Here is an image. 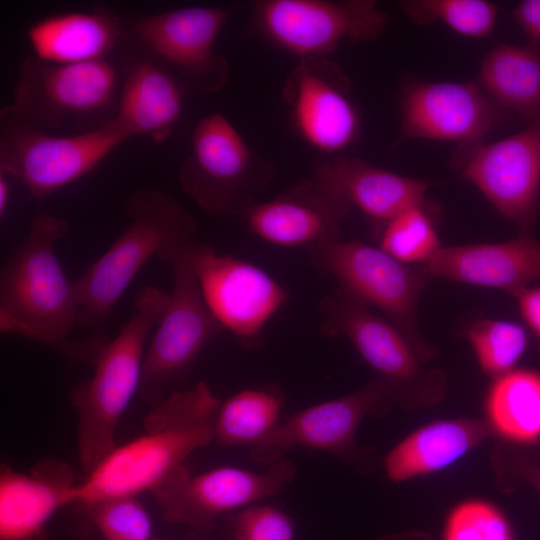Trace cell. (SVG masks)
Returning a JSON list of instances; mask_svg holds the SVG:
<instances>
[{"instance_id": "obj_2", "label": "cell", "mask_w": 540, "mask_h": 540, "mask_svg": "<svg viewBox=\"0 0 540 540\" xmlns=\"http://www.w3.org/2000/svg\"><path fill=\"white\" fill-rule=\"evenodd\" d=\"M221 402L206 382L170 392L144 420L145 431L116 446L76 485V504L151 491L195 451L215 440Z\"/></svg>"}, {"instance_id": "obj_13", "label": "cell", "mask_w": 540, "mask_h": 540, "mask_svg": "<svg viewBox=\"0 0 540 540\" xmlns=\"http://www.w3.org/2000/svg\"><path fill=\"white\" fill-rule=\"evenodd\" d=\"M296 473L285 457L264 472L223 466L193 475L182 465L150 493L166 521L206 533L219 515L279 494Z\"/></svg>"}, {"instance_id": "obj_35", "label": "cell", "mask_w": 540, "mask_h": 540, "mask_svg": "<svg viewBox=\"0 0 540 540\" xmlns=\"http://www.w3.org/2000/svg\"><path fill=\"white\" fill-rule=\"evenodd\" d=\"M527 330L538 340L540 351V287H526L515 296Z\"/></svg>"}, {"instance_id": "obj_27", "label": "cell", "mask_w": 540, "mask_h": 540, "mask_svg": "<svg viewBox=\"0 0 540 540\" xmlns=\"http://www.w3.org/2000/svg\"><path fill=\"white\" fill-rule=\"evenodd\" d=\"M490 427L515 443L540 439V372L518 369L497 378L486 398Z\"/></svg>"}, {"instance_id": "obj_16", "label": "cell", "mask_w": 540, "mask_h": 540, "mask_svg": "<svg viewBox=\"0 0 540 540\" xmlns=\"http://www.w3.org/2000/svg\"><path fill=\"white\" fill-rule=\"evenodd\" d=\"M461 176L527 233L540 207V117L499 141L460 145Z\"/></svg>"}, {"instance_id": "obj_33", "label": "cell", "mask_w": 540, "mask_h": 540, "mask_svg": "<svg viewBox=\"0 0 540 540\" xmlns=\"http://www.w3.org/2000/svg\"><path fill=\"white\" fill-rule=\"evenodd\" d=\"M444 540H512L505 516L492 504L469 500L448 515Z\"/></svg>"}, {"instance_id": "obj_23", "label": "cell", "mask_w": 540, "mask_h": 540, "mask_svg": "<svg viewBox=\"0 0 540 540\" xmlns=\"http://www.w3.org/2000/svg\"><path fill=\"white\" fill-rule=\"evenodd\" d=\"M185 91L160 63L140 60L124 77L114 120L129 139L164 141L182 117Z\"/></svg>"}, {"instance_id": "obj_36", "label": "cell", "mask_w": 540, "mask_h": 540, "mask_svg": "<svg viewBox=\"0 0 540 540\" xmlns=\"http://www.w3.org/2000/svg\"><path fill=\"white\" fill-rule=\"evenodd\" d=\"M512 18L524 31L532 45L540 49V0H525L511 11Z\"/></svg>"}, {"instance_id": "obj_1", "label": "cell", "mask_w": 540, "mask_h": 540, "mask_svg": "<svg viewBox=\"0 0 540 540\" xmlns=\"http://www.w3.org/2000/svg\"><path fill=\"white\" fill-rule=\"evenodd\" d=\"M68 230L63 217L41 212L33 217L27 235L1 269L0 331L92 365L106 338H71L78 326L77 293L56 254V245Z\"/></svg>"}, {"instance_id": "obj_10", "label": "cell", "mask_w": 540, "mask_h": 540, "mask_svg": "<svg viewBox=\"0 0 540 540\" xmlns=\"http://www.w3.org/2000/svg\"><path fill=\"white\" fill-rule=\"evenodd\" d=\"M190 247L171 264L173 291L145 351L139 392L156 403L190 375L201 351L226 331L204 300Z\"/></svg>"}, {"instance_id": "obj_41", "label": "cell", "mask_w": 540, "mask_h": 540, "mask_svg": "<svg viewBox=\"0 0 540 540\" xmlns=\"http://www.w3.org/2000/svg\"><path fill=\"white\" fill-rule=\"evenodd\" d=\"M192 540H208V539H203V538H194Z\"/></svg>"}, {"instance_id": "obj_11", "label": "cell", "mask_w": 540, "mask_h": 540, "mask_svg": "<svg viewBox=\"0 0 540 540\" xmlns=\"http://www.w3.org/2000/svg\"><path fill=\"white\" fill-rule=\"evenodd\" d=\"M242 6H189L147 15L131 27L134 40L184 86L203 94L221 90L229 64L214 49L228 20Z\"/></svg>"}, {"instance_id": "obj_38", "label": "cell", "mask_w": 540, "mask_h": 540, "mask_svg": "<svg viewBox=\"0 0 540 540\" xmlns=\"http://www.w3.org/2000/svg\"><path fill=\"white\" fill-rule=\"evenodd\" d=\"M7 176L0 174V216L6 214L10 200V185L7 181Z\"/></svg>"}, {"instance_id": "obj_18", "label": "cell", "mask_w": 540, "mask_h": 540, "mask_svg": "<svg viewBox=\"0 0 540 540\" xmlns=\"http://www.w3.org/2000/svg\"><path fill=\"white\" fill-rule=\"evenodd\" d=\"M401 134L407 139L483 142L497 126L503 109L476 83L428 82L410 78L400 93Z\"/></svg>"}, {"instance_id": "obj_8", "label": "cell", "mask_w": 540, "mask_h": 540, "mask_svg": "<svg viewBox=\"0 0 540 540\" xmlns=\"http://www.w3.org/2000/svg\"><path fill=\"white\" fill-rule=\"evenodd\" d=\"M129 140L115 120L77 134H52L0 113V174L44 202L93 171Z\"/></svg>"}, {"instance_id": "obj_29", "label": "cell", "mask_w": 540, "mask_h": 540, "mask_svg": "<svg viewBox=\"0 0 540 540\" xmlns=\"http://www.w3.org/2000/svg\"><path fill=\"white\" fill-rule=\"evenodd\" d=\"M466 336L480 368L494 380L514 370L528 346L527 329L509 320L477 319Z\"/></svg>"}, {"instance_id": "obj_24", "label": "cell", "mask_w": 540, "mask_h": 540, "mask_svg": "<svg viewBox=\"0 0 540 540\" xmlns=\"http://www.w3.org/2000/svg\"><path fill=\"white\" fill-rule=\"evenodd\" d=\"M122 33L120 19L103 6L53 14L34 22L27 39L39 59L73 64L106 59Z\"/></svg>"}, {"instance_id": "obj_39", "label": "cell", "mask_w": 540, "mask_h": 540, "mask_svg": "<svg viewBox=\"0 0 540 540\" xmlns=\"http://www.w3.org/2000/svg\"><path fill=\"white\" fill-rule=\"evenodd\" d=\"M78 540H97V539H95L89 533L82 532L79 534Z\"/></svg>"}, {"instance_id": "obj_5", "label": "cell", "mask_w": 540, "mask_h": 540, "mask_svg": "<svg viewBox=\"0 0 540 540\" xmlns=\"http://www.w3.org/2000/svg\"><path fill=\"white\" fill-rule=\"evenodd\" d=\"M120 90L107 59L56 64L30 53L20 63L12 101L0 113L52 134L83 133L115 118Z\"/></svg>"}, {"instance_id": "obj_40", "label": "cell", "mask_w": 540, "mask_h": 540, "mask_svg": "<svg viewBox=\"0 0 540 540\" xmlns=\"http://www.w3.org/2000/svg\"><path fill=\"white\" fill-rule=\"evenodd\" d=\"M378 540H390L389 537L380 538Z\"/></svg>"}, {"instance_id": "obj_6", "label": "cell", "mask_w": 540, "mask_h": 540, "mask_svg": "<svg viewBox=\"0 0 540 540\" xmlns=\"http://www.w3.org/2000/svg\"><path fill=\"white\" fill-rule=\"evenodd\" d=\"M312 263L331 275L338 288L370 308L380 310L410 342L422 362L435 354L418 322V303L425 275L379 247L338 239L306 248Z\"/></svg>"}, {"instance_id": "obj_34", "label": "cell", "mask_w": 540, "mask_h": 540, "mask_svg": "<svg viewBox=\"0 0 540 540\" xmlns=\"http://www.w3.org/2000/svg\"><path fill=\"white\" fill-rule=\"evenodd\" d=\"M234 540H294L290 517L277 507L253 504L232 516Z\"/></svg>"}, {"instance_id": "obj_20", "label": "cell", "mask_w": 540, "mask_h": 540, "mask_svg": "<svg viewBox=\"0 0 540 540\" xmlns=\"http://www.w3.org/2000/svg\"><path fill=\"white\" fill-rule=\"evenodd\" d=\"M310 178L382 227L409 208L426 206V181L379 168L356 157L320 161Z\"/></svg>"}, {"instance_id": "obj_26", "label": "cell", "mask_w": 540, "mask_h": 540, "mask_svg": "<svg viewBox=\"0 0 540 540\" xmlns=\"http://www.w3.org/2000/svg\"><path fill=\"white\" fill-rule=\"evenodd\" d=\"M478 86L502 109L529 122L540 117V49L498 43L484 57Z\"/></svg>"}, {"instance_id": "obj_12", "label": "cell", "mask_w": 540, "mask_h": 540, "mask_svg": "<svg viewBox=\"0 0 540 540\" xmlns=\"http://www.w3.org/2000/svg\"><path fill=\"white\" fill-rule=\"evenodd\" d=\"M252 20L270 42L301 59L326 56L343 41L374 40L388 24L371 0L257 1Z\"/></svg>"}, {"instance_id": "obj_14", "label": "cell", "mask_w": 540, "mask_h": 540, "mask_svg": "<svg viewBox=\"0 0 540 540\" xmlns=\"http://www.w3.org/2000/svg\"><path fill=\"white\" fill-rule=\"evenodd\" d=\"M396 402L391 384L377 376L360 389L302 409L283 421L263 439L249 447L251 459L271 465L296 448L332 454L345 461L361 458L354 442L367 415L385 413Z\"/></svg>"}, {"instance_id": "obj_22", "label": "cell", "mask_w": 540, "mask_h": 540, "mask_svg": "<svg viewBox=\"0 0 540 540\" xmlns=\"http://www.w3.org/2000/svg\"><path fill=\"white\" fill-rule=\"evenodd\" d=\"M68 467L48 462L30 473L4 468L0 475V540H29L61 508L76 504Z\"/></svg>"}, {"instance_id": "obj_3", "label": "cell", "mask_w": 540, "mask_h": 540, "mask_svg": "<svg viewBox=\"0 0 540 540\" xmlns=\"http://www.w3.org/2000/svg\"><path fill=\"white\" fill-rule=\"evenodd\" d=\"M126 225L75 283L78 326L104 336L115 305L152 258L172 264L196 241L198 222L172 195L142 188L124 203Z\"/></svg>"}, {"instance_id": "obj_4", "label": "cell", "mask_w": 540, "mask_h": 540, "mask_svg": "<svg viewBox=\"0 0 540 540\" xmlns=\"http://www.w3.org/2000/svg\"><path fill=\"white\" fill-rule=\"evenodd\" d=\"M169 300L170 294L154 286L138 291L129 319L99 348L92 377L72 393L78 415V456L87 474L116 447L119 421L140 389L148 336Z\"/></svg>"}, {"instance_id": "obj_37", "label": "cell", "mask_w": 540, "mask_h": 540, "mask_svg": "<svg viewBox=\"0 0 540 540\" xmlns=\"http://www.w3.org/2000/svg\"><path fill=\"white\" fill-rule=\"evenodd\" d=\"M511 470L522 481L540 492V465L524 457H515L510 462Z\"/></svg>"}, {"instance_id": "obj_31", "label": "cell", "mask_w": 540, "mask_h": 540, "mask_svg": "<svg viewBox=\"0 0 540 540\" xmlns=\"http://www.w3.org/2000/svg\"><path fill=\"white\" fill-rule=\"evenodd\" d=\"M379 248L402 263L423 264L442 246L426 206H415L383 226Z\"/></svg>"}, {"instance_id": "obj_25", "label": "cell", "mask_w": 540, "mask_h": 540, "mask_svg": "<svg viewBox=\"0 0 540 540\" xmlns=\"http://www.w3.org/2000/svg\"><path fill=\"white\" fill-rule=\"evenodd\" d=\"M490 425L454 419L427 424L399 442L385 457L388 478L402 482L446 468L487 438Z\"/></svg>"}, {"instance_id": "obj_32", "label": "cell", "mask_w": 540, "mask_h": 540, "mask_svg": "<svg viewBox=\"0 0 540 540\" xmlns=\"http://www.w3.org/2000/svg\"><path fill=\"white\" fill-rule=\"evenodd\" d=\"M85 507L104 540H151V517L137 496L106 498Z\"/></svg>"}, {"instance_id": "obj_30", "label": "cell", "mask_w": 540, "mask_h": 540, "mask_svg": "<svg viewBox=\"0 0 540 540\" xmlns=\"http://www.w3.org/2000/svg\"><path fill=\"white\" fill-rule=\"evenodd\" d=\"M399 5L416 24L439 20L456 33L470 38L488 37L498 15L497 5L484 0H408Z\"/></svg>"}, {"instance_id": "obj_19", "label": "cell", "mask_w": 540, "mask_h": 540, "mask_svg": "<svg viewBox=\"0 0 540 540\" xmlns=\"http://www.w3.org/2000/svg\"><path fill=\"white\" fill-rule=\"evenodd\" d=\"M351 209L309 178L268 201L254 202L241 218L252 234L268 243L306 249L340 239Z\"/></svg>"}, {"instance_id": "obj_9", "label": "cell", "mask_w": 540, "mask_h": 540, "mask_svg": "<svg viewBox=\"0 0 540 540\" xmlns=\"http://www.w3.org/2000/svg\"><path fill=\"white\" fill-rule=\"evenodd\" d=\"M319 309L321 332L348 338L378 376L391 384L397 403L425 404L442 397L445 374L424 369L413 346L389 320L340 288L324 296Z\"/></svg>"}, {"instance_id": "obj_28", "label": "cell", "mask_w": 540, "mask_h": 540, "mask_svg": "<svg viewBox=\"0 0 540 540\" xmlns=\"http://www.w3.org/2000/svg\"><path fill=\"white\" fill-rule=\"evenodd\" d=\"M283 404L273 388L243 389L221 403L215 420V440L227 447L252 446L280 422Z\"/></svg>"}, {"instance_id": "obj_17", "label": "cell", "mask_w": 540, "mask_h": 540, "mask_svg": "<svg viewBox=\"0 0 540 540\" xmlns=\"http://www.w3.org/2000/svg\"><path fill=\"white\" fill-rule=\"evenodd\" d=\"M292 124L312 148L334 154L357 140L360 116L342 68L323 57L302 58L284 89Z\"/></svg>"}, {"instance_id": "obj_7", "label": "cell", "mask_w": 540, "mask_h": 540, "mask_svg": "<svg viewBox=\"0 0 540 540\" xmlns=\"http://www.w3.org/2000/svg\"><path fill=\"white\" fill-rule=\"evenodd\" d=\"M273 175L271 164L253 153L234 125L211 113L194 125L191 151L180 165L178 181L208 213L241 217Z\"/></svg>"}, {"instance_id": "obj_15", "label": "cell", "mask_w": 540, "mask_h": 540, "mask_svg": "<svg viewBox=\"0 0 540 540\" xmlns=\"http://www.w3.org/2000/svg\"><path fill=\"white\" fill-rule=\"evenodd\" d=\"M190 256L216 319L244 347L259 345L264 327L287 302L288 291L255 264L217 253L198 240L191 245Z\"/></svg>"}, {"instance_id": "obj_21", "label": "cell", "mask_w": 540, "mask_h": 540, "mask_svg": "<svg viewBox=\"0 0 540 540\" xmlns=\"http://www.w3.org/2000/svg\"><path fill=\"white\" fill-rule=\"evenodd\" d=\"M420 271L426 277L504 290L513 296L540 279V242L529 236L500 243L440 248Z\"/></svg>"}]
</instances>
